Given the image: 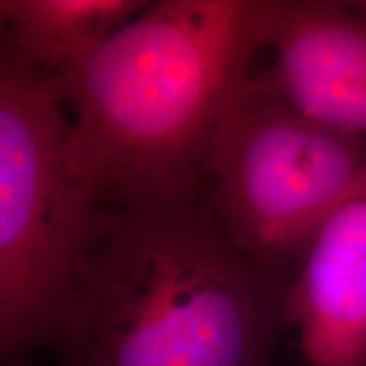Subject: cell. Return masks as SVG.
I'll return each mask as SVG.
<instances>
[{"label":"cell","instance_id":"6da1fadb","mask_svg":"<svg viewBox=\"0 0 366 366\" xmlns=\"http://www.w3.org/2000/svg\"><path fill=\"white\" fill-rule=\"evenodd\" d=\"M280 0L148 2L79 65L53 79L75 163L104 207L207 189L214 143Z\"/></svg>","mask_w":366,"mask_h":366},{"label":"cell","instance_id":"7a4b0ae2","mask_svg":"<svg viewBox=\"0 0 366 366\" xmlns=\"http://www.w3.org/2000/svg\"><path fill=\"white\" fill-rule=\"evenodd\" d=\"M285 287L232 242L207 189L111 207L48 350L56 366H274Z\"/></svg>","mask_w":366,"mask_h":366},{"label":"cell","instance_id":"3957f363","mask_svg":"<svg viewBox=\"0 0 366 366\" xmlns=\"http://www.w3.org/2000/svg\"><path fill=\"white\" fill-rule=\"evenodd\" d=\"M107 210L76 168L56 81L0 54V366L48 350Z\"/></svg>","mask_w":366,"mask_h":366},{"label":"cell","instance_id":"277c9868","mask_svg":"<svg viewBox=\"0 0 366 366\" xmlns=\"http://www.w3.org/2000/svg\"><path fill=\"white\" fill-rule=\"evenodd\" d=\"M366 177V137L299 107L268 71L249 73L219 127L209 204L232 242L288 280L320 224Z\"/></svg>","mask_w":366,"mask_h":366},{"label":"cell","instance_id":"5b68a950","mask_svg":"<svg viewBox=\"0 0 366 366\" xmlns=\"http://www.w3.org/2000/svg\"><path fill=\"white\" fill-rule=\"evenodd\" d=\"M283 315L309 366H366V177L309 242Z\"/></svg>","mask_w":366,"mask_h":366},{"label":"cell","instance_id":"8992f818","mask_svg":"<svg viewBox=\"0 0 366 366\" xmlns=\"http://www.w3.org/2000/svg\"><path fill=\"white\" fill-rule=\"evenodd\" d=\"M267 70L299 107L366 137V14L350 2L280 0Z\"/></svg>","mask_w":366,"mask_h":366},{"label":"cell","instance_id":"52a82bcc","mask_svg":"<svg viewBox=\"0 0 366 366\" xmlns=\"http://www.w3.org/2000/svg\"><path fill=\"white\" fill-rule=\"evenodd\" d=\"M148 2L9 0L6 54L43 75H63L99 48Z\"/></svg>","mask_w":366,"mask_h":366},{"label":"cell","instance_id":"ba28073f","mask_svg":"<svg viewBox=\"0 0 366 366\" xmlns=\"http://www.w3.org/2000/svg\"><path fill=\"white\" fill-rule=\"evenodd\" d=\"M9 33V0H0V54H6Z\"/></svg>","mask_w":366,"mask_h":366},{"label":"cell","instance_id":"9c48e42d","mask_svg":"<svg viewBox=\"0 0 366 366\" xmlns=\"http://www.w3.org/2000/svg\"><path fill=\"white\" fill-rule=\"evenodd\" d=\"M350 4H351V6H353L355 9H358V11L366 14V0H355V2H350Z\"/></svg>","mask_w":366,"mask_h":366}]
</instances>
